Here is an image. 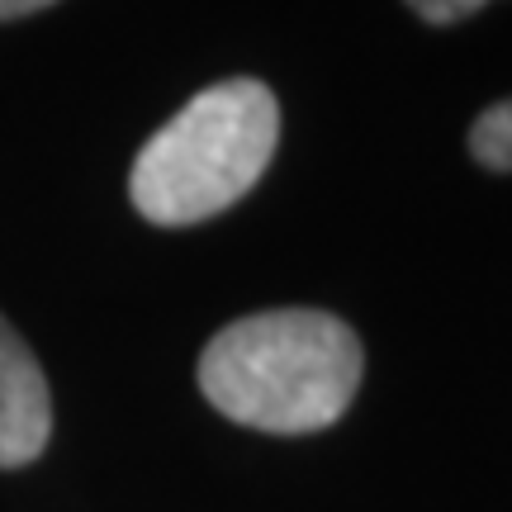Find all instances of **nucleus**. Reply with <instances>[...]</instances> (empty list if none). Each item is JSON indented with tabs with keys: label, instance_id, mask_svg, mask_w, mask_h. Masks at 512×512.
Returning <instances> with one entry per match:
<instances>
[{
	"label": "nucleus",
	"instance_id": "obj_4",
	"mask_svg": "<svg viewBox=\"0 0 512 512\" xmlns=\"http://www.w3.org/2000/svg\"><path fill=\"white\" fill-rule=\"evenodd\" d=\"M470 152L489 171H512V100H498L470 128Z\"/></svg>",
	"mask_w": 512,
	"mask_h": 512
},
{
	"label": "nucleus",
	"instance_id": "obj_3",
	"mask_svg": "<svg viewBox=\"0 0 512 512\" xmlns=\"http://www.w3.org/2000/svg\"><path fill=\"white\" fill-rule=\"evenodd\" d=\"M53 437V394L48 375L34 361L5 318H0V470H19L43 456Z\"/></svg>",
	"mask_w": 512,
	"mask_h": 512
},
{
	"label": "nucleus",
	"instance_id": "obj_5",
	"mask_svg": "<svg viewBox=\"0 0 512 512\" xmlns=\"http://www.w3.org/2000/svg\"><path fill=\"white\" fill-rule=\"evenodd\" d=\"M408 5H413L427 24H460V19L475 15V10H484L489 0H408Z\"/></svg>",
	"mask_w": 512,
	"mask_h": 512
},
{
	"label": "nucleus",
	"instance_id": "obj_2",
	"mask_svg": "<svg viewBox=\"0 0 512 512\" xmlns=\"http://www.w3.org/2000/svg\"><path fill=\"white\" fill-rule=\"evenodd\" d=\"M275 143V91L252 76H228L200 91L143 143L128 171L133 209L157 228H190L214 219L266 176Z\"/></svg>",
	"mask_w": 512,
	"mask_h": 512
},
{
	"label": "nucleus",
	"instance_id": "obj_6",
	"mask_svg": "<svg viewBox=\"0 0 512 512\" xmlns=\"http://www.w3.org/2000/svg\"><path fill=\"white\" fill-rule=\"evenodd\" d=\"M57 0H0V19H24L34 15V10H48Z\"/></svg>",
	"mask_w": 512,
	"mask_h": 512
},
{
	"label": "nucleus",
	"instance_id": "obj_1",
	"mask_svg": "<svg viewBox=\"0 0 512 512\" xmlns=\"http://www.w3.org/2000/svg\"><path fill=\"white\" fill-rule=\"evenodd\" d=\"M366 351L337 313L266 309L209 337L200 356V394L223 418L304 437L342 418L361 389Z\"/></svg>",
	"mask_w": 512,
	"mask_h": 512
}]
</instances>
